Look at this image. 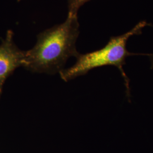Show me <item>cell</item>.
Masks as SVG:
<instances>
[{
  "mask_svg": "<svg viewBox=\"0 0 153 153\" xmlns=\"http://www.w3.org/2000/svg\"><path fill=\"white\" fill-rule=\"evenodd\" d=\"M150 61V62H151V69H153V53H150V54H147Z\"/></svg>",
  "mask_w": 153,
  "mask_h": 153,
  "instance_id": "obj_5",
  "label": "cell"
},
{
  "mask_svg": "<svg viewBox=\"0 0 153 153\" xmlns=\"http://www.w3.org/2000/svg\"><path fill=\"white\" fill-rule=\"evenodd\" d=\"M18 1V2H19V1H22V0H17Z\"/></svg>",
  "mask_w": 153,
  "mask_h": 153,
  "instance_id": "obj_6",
  "label": "cell"
},
{
  "mask_svg": "<svg viewBox=\"0 0 153 153\" xmlns=\"http://www.w3.org/2000/svg\"><path fill=\"white\" fill-rule=\"evenodd\" d=\"M79 34L77 16L68 15L64 23L39 34L35 46L25 51L23 67L33 73H60L70 57L79 53L76 45Z\"/></svg>",
  "mask_w": 153,
  "mask_h": 153,
  "instance_id": "obj_1",
  "label": "cell"
},
{
  "mask_svg": "<svg viewBox=\"0 0 153 153\" xmlns=\"http://www.w3.org/2000/svg\"><path fill=\"white\" fill-rule=\"evenodd\" d=\"M13 38V31L8 30L0 45V97L6 79L24 64L25 51L18 48Z\"/></svg>",
  "mask_w": 153,
  "mask_h": 153,
  "instance_id": "obj_3",
  "label": "cell"
},
{
  "mask_svg": "<svg viewBox=\"0 0 153 153\" xmlns=\"http://www.w3.org/2000/svg\"><path fill=\"white\" fill-rule=\"evenodd\" d=\"M90 0H68V16H77L79 8Z\"/></svg>",
  "mask_w": 153,
  "mask_h": 153,
  "instance_id": "obj_4",
  "label": "cell"
},
{
  "mask_svg": "<svg viewBox=\"0 0 153 153\" xmlns=\"http://www.w3.org/2000/svg\"><path fill=\"white\" fill-rule=\"evenodd\" d=\"M149 25L146 21L139 22L128 32L117 36H112L104 47L97 51L85 54L79 53L76 63L71 67L64 69L59 73L61 78L68 81L77 76L85 75L91 70L104 66H114L120 71L126 90L127 97L129 99L131 88L129 79L123 69L127 57L138 55L129 52L126 43L130 37L142 33V28Z\"/></svg>",
  "mask_w": 153,
  "mask_h": 153,
  "instance_id": "obj_2",
  "label": "cell"
}]
</instances>
